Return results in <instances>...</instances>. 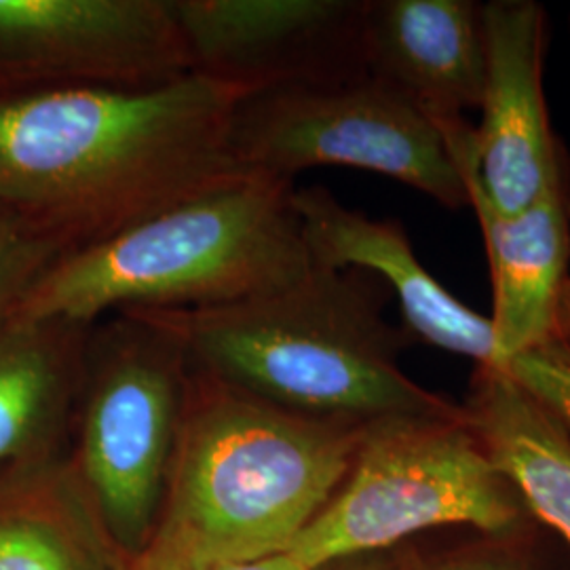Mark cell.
Wrapping results in <instances>:
<instances>
[{"label": "cell", "mask_w": 570, "mask_h": 570, "mask_svg": "<svg viewBox=\"0 0 570 570\" xmlns=\"http://www.w3.org/2000/svg\"><path fill=\"white\" fill-rule=\"evenodd\" d=\"M239 102L197 75L0 98V214L68 254L102 244L245 174L230 144Z\"/></svg>", "instance_id": "6da1fadb"}, {"label": "cell", "mask_w": 570, "mask_h": 570, "mask_svg": "<svg viewBox=\"0 0 570 570\" xmlns=\"http://www.w3.org/2000/svg\"><path fill=\"white\" fill-rule=\"evenodd\" d=\"M389 296L370 271L315 265L296 284L242 303L134 311L164 326L193 370L271 406L357 423L463 416L461 404L400 366L416 338L389 322Z\"/></svg>", "instance_id": "7a4b0ae2"}, {"label": "cell", "mask_w": 570, "mask_h": 570, "mask_svg": "<svg viewBox=\"0 0 570 570\" xmlns=\"http://www.w3.org/2000/svg\"><path fill=\"white\" fill-rule=\"evenodd\" d=\"M366 425L271 406L190 367L164 522L138 560L205 567L284 553L345 482Z\"/></svg>", "instance_id": "3957f363"}, {"label": "cell", "mask_w": 570, "mask_h": 570, "mask_svg": "<svg viewBox=\"0 0 570 570\" xmlns=\"http://www.w3.org/2000/svg\"><path fill=\"white\" fill-rule=\"evenodd\" d=\"M294 190L289 180L245 171L171 205L61 256L9 322L96 324L127 308L233 305L296 284L315 261Z\"/></svg>", "instance_id": "277c9868"}, {"label": "cell", "mask_w": 570, "mask_h": 570, "mask_svg": "<svg viewBox=\"0 0 570 570\" xmlns=\"http://www.w3.org/2000/svg\"><path fill=\"white\" fill-rule=\"evenodd\" d=\"M524 515L518 490L492 463L465 412L393 416L367 423L345 482L287 551L320 570L438 527L505 537Z\"/></svg>", "instance_id": "5b68a950"}, {"label": "cell", "mask_w": 570, "mask_h": 570, "mask_svg": "<svg viewBox=\"0 0 570 570\" xmlns=\"http://www.w3.org/2000/svg\"><path fill=\"white\" fill-rule=\"evenodd\" d=\"M188 374L180 343L140 311H117L91 326L68 469L112 541L136 556L153 539L167 492Z\"/></svg>", "instance_id": "8992f818"}, {"label": "cell", "mask_w": 570, "mask_h": 570, "mask_svg": "<svg viewBox=\"0 0 570 570\" xmlns=\"http://www.w3.org/2000/svg\"><path fill=\"white\" fill-rule=\"evenodd\" d=\"M230 144L247 174L294 183L311 167H355L406 184L452 212L469 207L468 184L442 129L370 75L245 98L233 115Z\"/></svg>", "instance_id": "52a82bcc"}, {"label": "cell", "mask_w": 570, "mask_h": 570, "mask_svg": "<svg viewBox=\"0 0 570 570\" xmlns=\"http://www.w3.org/2000/svg\"><path fill=\"white\" fill-rule=\"evenodd\" d=\"M484 87L480 125L442 127L463 178L503 216L520 214L570 176L543 94L546 7L532 0L482 2Z\"/></svg>", "instance_id": "ba28073f"}, {"label": "cell", "mask_w": 570, "mask_h": 570, "mask_svg": "<svg viewBox=\"0 0 570 570\" xmlns=\"http://www.w3.org/2000/svg\"><path fill=\"white\" fill-rule=\"evenodd\" d=\"M190 75L271 91L367 77L366 0H167Z\"/></svg>", "instance_id": "9c48e42d"}, {"label": "cell", "mask_w": 570, "mask_h": 570, "mask_svg": "<svg viewBox=\"0 0 570 570\" xmlns=\"http://www.w3.org/2000/svg\"><path fill=\"white\" fill-rule=\"evenodd\" d=\"M190 75L167 0H0V98Z\"/></svg>", "instance_id": "30bf717a"}, {"label": "cell", "mask_w": 570, "mask_h": 570, "mask_svg": "<svg viewBox=\"0 0 570 570\" xmlns=\"http://www.w3.org/2000/svg\"><path fill=\"white\" fill-rule=\"evenodd\" d=\"M468 193L492 279L494 345L489 360L475 367L492 370L513 353L548 341L570 345V176L511 216L497 214L469 184Z\"/></svg>", "instance_id": "8fae6325"}, {"label": "cell", "mask_w": 570, "mask_h": 570, "mask_svg": "<svg viewBox=\"0 0 570 570\" xmlns=\"http://www.w3.org/2000/svg\"><path fill=\"white\" fill-rule=\"evenodd\" d=\"M367 75L416 104L438 127L478 110L484 87L482 2L366 0Z\"/></svg>", "instance_id": "7c38bea8"}, {"label": "cell", "mask_w": 570, "mask_h": 570, "mask_svg": "<svg viewBox=\"0 0 570 570\" xmlns=\"http://www.w3.org/2000/svg\"><path fill=\"white\" fill-rule=\"evenodd\" d=\"M91 326L68 320L0 326V499L63 468Z\"/></svg>", "instance_id": "4fadbf2b"}, {"label": "cell", "mask_w": 570, "mask_h": 570, "mask_svg": "<svg viewBox=\"0 0 570 570\" xmlns=\"http://www.w3.org/2000/svg\"><path fill=\"white\" fill-rule=\"evenodd\" d=\"M492 463L518 490L524 508L570 546V438L550 414L503 374L475 367L465 402Z\"/></svg>", "instance_id": "5bb4252c"}, {"label": "cell", "mask_w": 570, "mask_h": 570, "mask_svg": "<svg viewBox=\"0 0 570 570\" xmlns=\"http://www.w3.org/2000/svg\"><path fill=\"white\" fill-rule=\"evenodd\" d=\"M68 465L0 499V570H102Z\"/></svg>", "instance_id": "9a60e30c"}, {"label": "cell", "mask_w": 570, "mask_h": 570, "mask_svg": "<svg viewBox=\"0 0 570 570\" xmlns=\"http://www.w3.org/2000/svg\"><path fill=\"white\" fill-rule=\"evenodd\" d=\"M68 247L16 218H0V326Z\"/></svg>", "instance_id": "2e32d148"}, {"label": "cell", "mask_w": 570, "mask_h": 570, "mask_svg": "<svg viewBox=\"0 0 570 570\" xmlns=\"http://www.w3.org/2000/svg\"><path fill=\"white\" fill-rule=\"evenodd\" d=\"M429 570H537L520 553L503 548H482V550L454 553Z\"/></svg>", "instance_id": "e0dca14e"}, {"label": "cell", "mask_w": 570, "mask_h": 570, "mask_svg": "<svg viewBox=\"0 0 570 570\" xmlns=\"http://www.w3.org/2000/svg\"><path fill=\"white\" fill-rule=\"evenodd\" d=\"M131 570H311L305 567L296 556L289 551L275 553L261 560H247V562H226V564H205V567H157L136 560V567Z\"/></svg>", "instance_id": "ac0fdd59"}, {"label": "cell", "mask_w": 570, "mask_h": 570, "mask_svg": "<svg viewBox=\"0 0 570 570\" xmlns=\"http://www.w3.org/2000/svg\"><path fill=\"white\" fill-rule=\"evenodd\" d=\"M320 570H395L389 564L385 558H381L379 553H366V556H355V558H346L341 562L327 564Z\"/></svg>", "instance_id": "d6986e66"}, {"label": "cell", "mask_w": 570, "mask_h": 570, "mask_svg": "<svg viewBox=\"0 0 570 570\" xmlns=\"http://www.w3.org/2000/svg\"><path fill=\"white\" fill-rule=\"evenodd\" d=\"M0 218H2V214H0Z\"/></svg>", "instance_id": "ffe728a7"}]
</instances>
